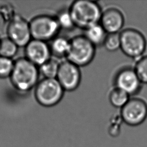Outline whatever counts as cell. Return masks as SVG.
<instances>
[{"mask_svg": "<svg viewBox=\"0 0 147 147\" xmlns=\"http://www.w3.org/2000/svg\"><path fill=\"white\" fill-rule=\"evenodd\" d=\"M68 9L75 27L84 30L99 23L102 13L100 5L90 0L75 1Z\"/></svg>", "mask_w": 147, "mask_h": 147, "instance_id": "1", "label": "cell"}, {"mask_svg": "<svg viewBox=\"0 0 147 147\" xmlns=\"http://www.w3.org/2000/svg\"><path fill=\"white\" fill-rule=\"evenodd\" d=\"M39 74L38 67L25 57L20 58L14 63L10 77L17 90L27 92L36 86L39 82Z\"/></svg>", "mask_w": 147, "mask_h": 147, "instance_id": "2", "label": "cell"}, {"mask_svg": "<svg viewBox=\"0 0 147 147\" xmlns=\"http://www.w3.org/2000/svg\"><path fill=\"white\" fill-rule=\"evenodd\" d=\"M95 48L84 35L76 36L70 39V48L65 59L79 67L87 65L94 58Z\"/></svg>", "mask_w": 147, "mask_h": 147, "instance_id": "3", "label": "cell"}, {"mask_svg": "<svg viewBox=\"0 0 147 147\" xmlns=\"http://www.w3.org/2000/svg\"><path fill=\"white\" fill-rule=\"evenodd\" d=\"M34 96L37 102L44 107H52L62 99L64 90L56 79L43 78L35 87Z\"/></svg>", "mask_w": 147, "mask_h": 147, "instance_id": "4", "label": "cell"}, {"mask_svg": "<svg viewBox=\"0 0 147 147\" xmlns=\"http://www.w3.org/2000/svg\"><path fill=\"white\" fill-rule=\"evenodd\" d=\"M120 49L127 56L137 60L143 56L146 49V41L139 30L126 28L119 33Z\"/></svg>", "mask_w": 147, "mask_h": 147, "instance_id": "5", "label": "cell"}, {"mask_svg": "<svg viewBox=\"0 0 147 147\" xmlns=\"http://www.w3.org/2000/svg\"><path fill=\"white\" fill-rule=\"evenodd\" d=\"M32 39L47 42L57 36L60 29L55 17L41 14L29 22Z\"/></svg>", "mask_w": 147, "mask_h": 147, "instance_id": "6", "label": "cell"}, {"mask_svg": "<svg viewBox=\"0 0 147 147\" xmlns=\"http://www.w3.org/2000/svg\"><path fill=\"white\" fill-rule=\"evenodd\" d=\"M121 118L126 124L136 126L142 123L147 118V103L138 98H131L121 109Z\"/></svg>", "mask_w": 147, "mask_h": 147, "instance_id": "7", "label": "cell"}, {"mask_svg": "<svg viewBox=\"0 0 147 147\" xmlns=\"http://www.w3.org/2000/svg\"><path fill=\"white\" fill-rule=\"evenodd\" d=\"M82 75L79 67L67 60L60 63L56 79L64 91L76 90L81 82Z\"/></svg>", "mask_w": 147, "mask_h": 147, "instance_id": "8", "label": "cell"}, {"mask_svg": "<svg viewBox=\"0 0 147 147\" xmlns=\"http://www.w3.org/2000/svg\"><path fill=\"white\" fill-rule=\"evenodd\" d=\"M8 37L18 47H25L32 39L29 22L19 15L11 20L7 28Z\"/></svg>", "mask_w": 147, "mask_h": 147, "instance_id": "9", "label": "cell"}, {"mask_svg": "<svg viewBox=\"0 0 147 147\" xmlns=\"http://www.w3.org/2000/svg\"><path fill=\"white\" fill-rule=\"evenodd\" d=\"M142 84L133 68L121 69L114 78L115 87L125 91L130 96L137 94L140 91Z\"/></svg>", "mask_w": 147, "mask_h": 147, "instance_id": "10", "label": "cell"}, {"mask_svg": "<svg viewBox=\"0 0 147 147\" xmlns=\"http://www.w3.org/2000/svg\"><path fill=\"white\" fill-rule=\"evenodd\" d=\"M26 58L40 67L51 57L49 45L47 42L32 39L25 46Z\"/></svg>", "mask_w": 147, "mask_h": 147, "instance_id": "11", "label": "cell"}, {"mask_svg": "<svg viewBox=\"0 0 147 147\" xmlns=\"http://www.w3.org/2000/svg\"><path fill=\"white\" fill-rule=\"evenodd\" d=\"M124 22V16L121 11L111 7L102 11L99 23L107 34H110L120 33Z\"/></svg>", "mask_w": 147, "mask_h": 147, "instance_id": "12", "label": "cell"}, {"mask_svg": "<svg viewBox=\"0 0 147 147\" xmlns=\"http://www.w3.org/2000/svg\"><path fill=\"white\" fill-rule=\"evenodd\" d=\"M49 45L51 55L56 58H66L70 48V40L64 36H56Z\"/></svg>", "mask_w": 147, "mask_h": 147, "instance_id": "13", "label": "cell"}, {"mask_svg": "<svg viewBox=\"0 0 147 147\" xmlns=\"http://www.w3.org/2000/svg\"><path fill=\"white\" fill-rule=\"evenodd\" d=\"M84 36L95 47L103 45L107 33L100 24L93 25L84 30Z\"/></svg>", "mask_w": 147, "mask_h": 147, "instance_id": "14", "label": "cell"}, {"mask_svg": "<svg viewBox=\"0 0 147 147\" xmlns=\"http://www.w3.org/2000/svg\"><path fill=\"white\" fill-rule=\"evenodd\" d=\"M60 63L56 59L51 57L38 67L40 74H42L44 78L56 79Z\"/></svg>", "mask_w": 147, "mask_h": 147, "instance_id": "15", "label": "cell"}, {"mask_svg": "<svg viewBox=\"0 0 147 147\" xmlns=\"http://www.w3.org/2000/svg\"><path fill=\"white\" fill-rule=\"evenodd\" d=\"M109 98L112 106L121 109L129 100L130 95L125 91L114 87L110 92Z\"/></svg>", "mask_w": 147, "mask_h": 147, "instance_id": "16", "label": "cell"}, {"mask_svg": "<svg viewBox=\"0 0 147 147\" xmlns=\"http://www.w3.org/2000/svg\"><path fill=\"white\" fill-rule=\"evenodd\" d=\"M60 29L70 30L75 28L69 9H63L58 12L55 17Z\"/></svg>", "mask_w": 147, "mask_h": 147, "instance_id": "17", "label": "cell"}, {"mask_svg": "<svg viewBox=\"0 0 147 147\" xmlns=\"http://www.w3.org/2000/svg\"><path fill=\"white\" fill-rule=\"evenodd\" d=\"M18 46L9 37L0 40V56L11 59L17 53Z\"/></svg>", "mask_w": 147, "mask_h": 147, "instance_id": "18", "label": "cell"}, {"mask_svg": "<svg viewBox=\"0 0 147 147\" xmlns=\"http://www.w3.org/2000/svg\"><path fill=\"white\" fill-rule=\"evenodd\" d=\"M133 68L141 82L147 84V56H143L136 60Z\"/></svg>", "mask_w": 147, "mask_h": 147, "instance_id": "19", "label": "cell"}, {"mask_svg": "<svg viewBox=\"0 0 147 147\" xmlns=\"http://www.w3.org/2000/svg\"><path fill=\"white\" fill-rule=\"evenodd\" d=\"M103 46L110 52H114L120 49L121 41L119 33L107 34Z\"/></svg>", "mask_w": 147, "mask_h": 147, "instance_id": "20", "label": "cell"}, {"mask_svg": "<svg viewBox=\"0 0 147 147\" xmlns=\"http://www.w3.org/2000/svg\"><path fill=\"white\" fill-rule=\"evenodd\" d=\"M14 63L11 59L0 56V78L10 76L13 69Z\"/></svg>", "mask_w": 147, "mask_h": 147, "instance_id": "21", "label": "cell"}, {"mask_svg": "<svg viewBox=\"0 0 147 147\" xmlns=\"http://www.w3.org/2000/svg\"><path fill=\"white\" fill-rule=\"evenodd\" d=\"M121 122L123 121L119 114L114 117L111 120V123L108 129V133L111 137H117L119 134Z\"/></svg>", "mask_w": 147, "mask_h": 147, "instance_id": "22", "label": "cell"}]
</instances>
